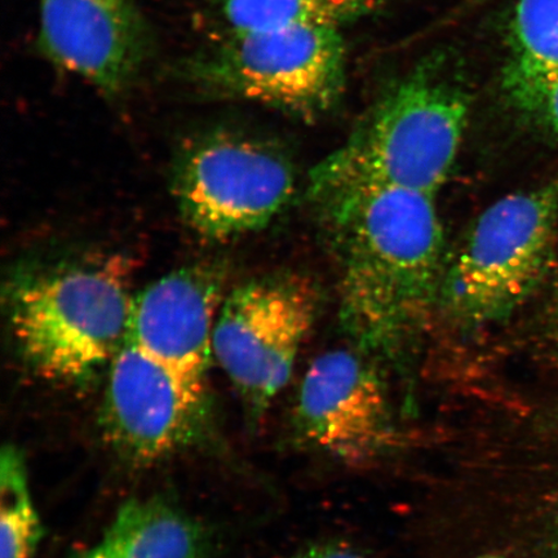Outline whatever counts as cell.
I'll return each mask as SVG.
<instances>
[{
    "label": "cell",
    "mask_w": 558,
    "mask_h": 558,
    "mask_svg": "<svg viewBox=\"0 0 558 558\" xmlns=\"http://www.w3.org/2000/svg\"><path fill=\"white\" fill-rule=\"evenodd\" d=\"M311 197L338 267L341 323L365 351L399 352L438 303L436 195L368 177L333 153L312 171Z\"/></svg>",
    "instance_id": "1"
},
{
    "label": "cell",
    "mask_w": 558,
    "mask_h": 558,
    "mask_svg": "<svg viewBox=\"0 0 558 558\" xmlns=\"http://www.w3.org/2000/svg\"><path fill=\"white\" fill-rule=\"evenodd\" d=\"M131 264L109 256L17 279L9 290L17 351L39 378L82 383L110 366L128 337Z\"/></svg>",
    "instance_id": "2"
},
{
    "label": "cell",
    "mask_w": 558,
    "mask_h": 558,
    "mask_svg": "<svg viewBox=\"0 0 558 558\" xmlns=\"http://www.w3.org/2000/svg\"><path fill=\"white\" fill-rule=\"evenodd\" d=\"M558 179L484 209L444 270L438 303L464 329L505 320L538 289L553 262Z\"/></svg>",
    "instance_id": "3"
},
{
    "label": "cell",
    "mask_w": 558,
    "mask_h": 558,
    "mask_svg": "<svg viewBox=\"0 0 558 558\" xmlns=\"http://www.w3.org/2000/svg\"><path fill=\"white\" fill-rule=\"evenodd\" d=\"M471 101L444 61L424 62L376 104L335 155L368 177L436 195L458 157Z\"/></svg>",
    "instance_id": "4"
},
{
    "label": "cell",
    "mask_w": 558,
    "mask_h": 558,
    "mask_svg": "<svg viewBox=\"0 0 558 558\" xmlns=\"http://www.w3.org/2000/svg\"><path fill=\"white\" fill-rule=\"evenodd\" d=\"M345 54L339 27L302 26L226 35L191 61L186 72L209 94L311 120L327 113L343 95Z\"/></svg>",
    "instance_id": "5"
},
{
    "label": "cell",
    "mask_w": 558,
    "mask_h": 558,
    "mask_svg": "<svg viewBox=\"0 0 558 558\" xmlns=\"http://www.w3.org/2000/svg\"><path fill=\"white\" fill-rule=\"evenodd\" d=\"M172 190L187 225L225 242L267 227L294 195L295 172L276 146L216 129L181 146Z\"/></svg>",
    "instance_id": "6"
},
{
    "label": "cell",
    "mask_w": 558,
    "mask_h": 558,
    "mask_svg": "<svg viewBox=\"0 0 558 558\" xmlns=\"http://www.w3.org/2000/svg\"><path fill=\"white\" fill-rule=\"evenodd\" d=\"M316 314L312 283L291 275L254 279L222 302L214 355L251 421H259L289 383Z\"/></svg>",
    "instance_id": "7"
},
{
    "label": "cell",
    "mask_w": 558,
    "mask_h": 558,
    "mask_svg": "<svg viewBox=\"0 0 558 558\" xmlns=\"http://www.w3.org/2000/svg\"><path fill=\"white\" fill-rule=\"evenodd\" d=\"M294 429L310 449L351 465L389 456L401 437L380 375L347 349L318 355L306 369Z\"/></svg>",
    "instance_id": "8"
},
{
    "label": "cell",
    "mask_w": 558,
    "mask_h": 558,
    "mask_svg": "<svg viewBox=\"0 0 558 558\" xmlns=\"http://www.w3.org/2000/svg\"><path fill=\"white\" fill-rule=\"evenodd\" d=\"M104 424L109 441L125 459L155 463L202 441L207 403L194 399L125 337L109 366Z\"/></svg>",
    "instance_id": "9"
},
{
    "label": "cell",
    "mask_w": 558,
    "mask_h": 558,
    "mask_svg": "<svg viewBox=\"0 0 558 558\" xmlns=\"http://www.w3.org/2000/svg\"><path fill=\"white\" fill-rule=\"evenodd\" d=\"M222 300L220 271L194 265L134 296L128 337L194 399L207 403V373Z\"/></svg>",
    "instance_id": "10"
},
{
    "label": "cell",
    "mask_w": 558,
    "mask_h": 558,
    "mask_svg": "<svg viewBox=\"0 0 558 558\" xmlns=\"http://www.w3.org/2000/svg\"><path fill=\"white\" fill-rule=\"evenodd\" d=\"M40 46L56 66L105 95L135 82L149 50L135 0H39Z\"/></svg>",
    "instance_id": "11"
},
{
    "label": "cell",
    "mask_w": 558,
    "mask_h": 558,
    "mask_svg": "<svg viewBox=\"0 0 558 558\" xmlns=\"http://www.w3.org/2000/svg\"><path fill=\"white\" fill-rule=\"evenodd\" d=\"M207 529L163 498L124 504L100 541L70 558H207Z\"/></svg>",
    "instance_id": "12"
},
{
    "label": "cell",
    "mask_w": 558,
    "mask_h": 558,
    "mask_svg": "<svg viewBox=\"0 0 558 558\" xmlns=\"http://www.w3.org/2000/svg\"><path fill=\"white\" fill-rule=\"evenodd\" d=\"M507 47L504 89L522 111L558 81V0H518Z\"/></svg>",
    "instance_id": "13"
},
{
    "label": "cell",
    "mask_w": 558,
    "mask_h": 558,
    "mask_svg": "<svg viewBox=\"0 0 558 558\" xmlns=\"http://www.w3.org/2000/svg\"><path fill=\"white\" fill-rule=\"evenodd\" d=\"M386 0H218L227 35H248L302 26L343 27L373 15Z\"/></svg>",
    "instance_id": "14"
},
{
    "label": "cell",
    "mask_w": 558,
    "mask_h": 558,
    "mask_svg": "<svg viewBox=\"0 0 558 558\" xmlns=\"http://www.w3.org/2000/svg\"><path fill=\"white\" fill-rule=\"evenodd\" d=\"M44 535L23 452L5 445L0 456V558H32Z\"/></svg>",
    "instance_id": "15"
},
{
    "label": "cell",
    "mask_w": 558,
    "mask_h": 558,
    "mask_svg": "<svg viewBox=\"0 0 558 558\" xmlns=\"http://www.w3.org/2000/svg\"><path fill=\"white\" fill-rule=\"evenodd\" d=\"M523 113L535 118L546 128L550 135L558 140V81L530 102Z\"/></svg>",
    "instance_id": "16"
},
{
    "label": "cell",
    "mask_w": 558,
    "mask_h": 558,
    "mask_svg": "<svg viewBox=\"0 0 558 558\" xmlns=\"http://www.w3.org/2000/svg\"><path fill=\"white\" fill-rule=\"evenodd\" d=\"M292 558H367L352 547L345 546L343 543H317L312 544L308 548L300 550Z\"/></svg>",
    "instance_id": "17"
},
{
    "label": "cell",
    "mask_w": 558,
    "mask_h": 558,
    "mask_svg": "<svg viewBox=\"0 0 558 558\" xmlns=\"http://www.w3.org/2000/svg\"><path fill=\"white\" fill-rule=\"evenodd\" d=\"M543 331L550 357L558 366V289L548 304Z\"/></svg>",
    "instance_id": "18"
},
{
    "label": "cell",
    "mask_w": 558,
    "mask_h": 558,
    "mask_svg": "<svg viewBox=\"0 0 558 558\" xmlns=\"http://www.w3.org/2000/svg\"><path fill=\"white\" fill-rule=\"evenodd\" d=\"M554 550H555V557L558 558V519L555 525V532H554Z\"/></svg>",
    "instance_id": "19"
},
{
    "label": "cell",
    "mask_w": 558,
    "mask_h": 558,
    "mask_svg": "<svg viewBox=\"0 0 558 558\" xmlns=\"http://www.w3.org/2000/svg\"><path fill=\"white\" fill-rule=\"evenodd\" d=\"M476 558H505V557L497 555V554H487V555L478 556Z\"/></svg>",
    "instance_id": "20"
},
{
    "label": "cell",
    "mask_w": 558,
    "mask_h": 558,
    "mask_svg": "<svg viewBox=\"0 0 558 558\" xmlns=\"http://www.w3.org/2000/svg\"><path fill=\"white\" fill-rule=\"evenodd\" d=\"M481 2H485V0H471V3L473 5H476V4L481 3Z\"/></svg>",
    "instance_id": "21"
}]
</instances>
